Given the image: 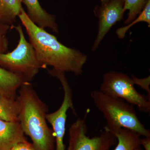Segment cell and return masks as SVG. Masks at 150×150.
<instances>
[{
	"label": "cell",
	"mask_w": 150,
	"mask_h": 150,
	"mask_svg": "<svg viewBox=\"0 0 150 150\" xmlns=\"http://www.w3.org/2000/svg\"><path fill=\"white\" fill-rule=\"evenodd\" d=\"M10 150H17L16 149H15L14 148H13L12 149H11Z\"/></svg>",
	"instance_id": "cell-22"
},
{
	"label": "cell",
	"mask_w": 150,
	"mask_h": 150,
	"mask_svg": "<svg viewBox=\"0 0 150 150\" xmlns=\"http://www.w3.org/2000/svg\"><path fill=\"white\" fill-rule=\"evenodd\" d=\"M117 142L113 150H144L142 136L135 131L122 128L114 134Z\"/></svg>",
	"instance_id": "cell-12"
},
{
	"label": "cell",
	"mask_w": 150,
	"mask_h": 150,
	"mask_svg": "<svg viewBox=\"0 0 150 150\" xmlns=\"http://www.w3.org/2000/svg\"><path fill=\"white\" fill-rule=\"evenodd\" d=\"M132 79L134 85L139 86L143 89L146 91L148 94V98L150 99V76L144 79H139L133 76Z\"/></svg>",
	"instance_id": "cell-18"
},
{
	"label": "cell",
	"mask_w": 150,
	"mask_h": 150,
	"mask_svg": "<svg viewBox=\"0 0 150 150\" xmlns=\"http://www.w3.org/2000/svg\"><path fill=\"white\" fill-rule=\"evenodd\" d=\"M19 122L0 120V150H10L16 145L27 141Z\"/></svg>",
	"instance_id": "cell-10"
},
{
	"label": "cell",
	"mask_w": 150,
	"mask_h": 150,
	"mask_svg": "<svg viewBox=\"0 0 150 150\" xmlns=\"http://www.w3.org/2000/svg\"><path fill=\"white\" fill-rule=\"evenodd\" d=\"M17 150H36L33 144L27 141L19 143L13 147Z\"/></svg>",
	"instance_id": "cell-19"
},
{
	"label": "cell",
	"mask_w": 150,
	"mask_h": 150,
	"mask_svg": "<svg viewBox=\"0 0 150 150\" xmlns=\"http://www.w3.org/2000/svg\"><path fill=\"white\" fill-rule=\"evenodd\" d=\"M23 0H0V22L11 26L22 8Z\"/></svg>",
	"instance_id": "cell-14"
},
{
	"label": "cell",
	"mask_w": 150,
	"mask_h": 150,
	"mask_svg": "<svg viewBox=\"0 0 150 150\" xmlns=\"http://www.w3.org/2000/svg\"><path fill=\"white\" fill-rule=\"evenodd\" d=\"M27 8V14L30 20L38 27L49 28L58 33L59 28L56 22L55 17L48 13L42 8L38 0H23Z\"/></svg>",
	"instance_id": "cell-9"
},
{
	"label": "cell",
	"mask_w": 150,
	"mask_h": 150,
	"mask_svg": "<svg viewBox=\"0 0 150 150\" xmlns=\"http://www.w3.org/2000/svg\"><path fill=\"white\" fill-rule=\"evenodd\" d=\"M10 26L0 22V53H5L8 49V41L6 34Z\"/></svg>",
	"instance_id": "cell-17"
},
{
	"label": "cell",
	"mask_w": 150,
	"mask_h": 150,
	"mask_svg": "<svg viewBox=\"0 0 150 150\" xmlns=\"http://www.w3.org/2000/svg\"><path fill=\"white\" fill-rule=\"evenodd\" d=\"M19 112L20 105L17 98L0 94V120L19 122Z\"/></svg>",
	"instance_id": "cell-13"
},
{
	"label": "cell",
	"mask_w": 150,
	"mask_h": 150,
	"mask_svg": "<svg viewBox=\"0 0 150 150\" xmlns=\"http://www.w3.org/2000/svg\"><path fill=\"white\" fill-rule=\"evenodd\" d=\"M15 28L19 36L18 44L11 52L0 53V67L30 82L40 69L46 67L38 61L34 48L25 38L21 25H19Z\"/></svg>",
	"instance_id": "cell-4"
},
{
	"label": "cell",
	"mask_w": 150,
	"mask_h": 150,
	"mask_svg": "<svg viewBox=\"0 0 150 150\" xmlns=\"http://www.w3.org/2000/svg\"><path fill=\"white\" fill-rule=\"evenodd\" d=\"M88 127L85 119H78L69 129L68 150H110L117 140L114 134L104 128L99 135L90 138L87 136Z\"/></svg>",
	"instance_id": "cell-6"
},
{
	"label": "cell",
	"mask_w": 150,
	"mask_h": 150,
	"mask_svg": "<svg viewBox=\"0 0 150 150\" xmlns=\"http://www.w3.org/2000/svg\"><path fill=\"white\" fill-rule=\"evenodd\" d=\"M51 74L58 78L61 82L64 90V96L63 102L59 109L55 112L46 114V120L52 126L55 140V150H65L64 140L66 132L67 113L69 109L75 110L72 93L65 73L52 70Z\"/></svg>",
	"instance_id": "cell-7"
},
{
	"label": "cell",
	"mask_w": 150,
	"mask_h": 150,
	"mask_svg": "<svg viewBox=\"0 0 150 150\" xmlns=\"http://www.w3.org/2000/svg\"><path fill=\"white\" fill-rule=\"evenodd\" d=\"M147 0H124V10L129 11L125 24H129L141 12Z\"/></svg>",
	"instance_id": "cell-16"
},
{
	"label": "cell",
	"mask_w": 150,
	"mask_h": 150,
	"mask_svg": "<svg viewBox=\"0 0 150 150\" xmlns=\"http://www.w3.org/2000/svg\"><path fill=\"white\" fill-rule=\"evenodd\" d=\"M99 90L135 105L144 113L150 112V99L137 91L132 78L126 74L113 71L105 73Z\"/></svg>",
	"instance_id": "cell-5"
},
{
	"label": "cell",
	"mask_w": 150,
	"mask_h": 150,
	"mask_svg": "<svg viewBox=\"0 0 150 150\" xmlns=\"http://www.w3.org/2000/svg\"><path fill=\"white\" fill-rule=\"evenodd\" d=\"M18 90L19 122L24 134L31 139L36 150H55V138L46 120V105L30 83H25Z\"/></svg>",
	"instance_id": "cell-2"
},
{
	"label": "cell",
	"mask_w": 150,
	"mask_h": 150,
	"mask_svg": "<svg viewBox=\"0 0 150 150\" xmlns=\"http://www.w3.org/2000/svg\"><path fill=\"white\" fill-rule=\"evenodd\" d=\"M144 22L150 25V0H147L144 8L139 16L134 19L133 21L124 27L120 28L116 31V34L119 38H123L125 37L126 32L133 25L137 23Z\"/></svg>",
	"instance_id": "cell-15"
},
{
	"label": "cell",
	"mask_w": 150,
	"mask_h": 150,
	"mask_svg": "<svg viewBox=\"0 0 150 150\" xmlns=\"http://www.w3.org/2000/svg\"><path fill=\"white\" fill-rule=\"evenodd\" d=\"M25 82L19 75L0 67V94L16 98L18 90Z\"/></svg>",
	"instance_id": "cell-11"
},
{
	"label": "cell",
	"mask_w": 150,
	"mask_h": 150,
	"mask_svg": "<svg viewBox=\"0 0 150 150\" xmlns=\"http://www.w3.org/2000/svg\"><path fill=\"white\" fill-rule=\"evenodd\" d=\"M100 1H101V3H102V5H103L106 2H107L109 0H100Z\"/></svg>",
	"instance_id": "cell-21"
},
{
	"label": "cell",
	"mask_w": 150,
	"mask_h": 150,
	"mask_svg": "<svg viewBox=\"0 0 150 150\" xmlns=\"http://www.w3.org/2000/svg\"><path fill=\"white\" fill-rule=\"evenodd\" d=\"M141 142L144 150H150V137H144Z\"/></svg>",
	"instance_id": "cell-20"
},
{
	"label": "cell",
	"mask_w": 150,
	"mask_h": 150,
	"mask_svg": "<svg viewBox=\"0 0 150 150\" xmlns=\"http://www.w3.org/2000/svg\"><path fill=\"white\" fill-rule=\"evenodd\" d=\"M98 13V33L93 46L95 51L108 32L117 22L122 19L124 10V0H109L102 5Z\"/></svg>",
	"instance_id": "cell-8"
},
{
	"label": "cell",
	"mask_w": 150,
	"mask_h": 150,
	"mask_svg": "<svg viewBox=\"0 0 150 150\" xmlns=\"http://www.w3.org/2000/svg\"><path fill=\"white\" fill-rule=\"evenodd\" d=\"M94 104L103 114L107 125L105 127L112 134L122 128L137 132L144 137H150V131L140 121L134 105L120 98L95 90L90 93Z\"/></svg>",
	"instance_id": "cell-3"
},
{
	"label": "cell",
	"mask_w": 150,
	"mask_h": 150,
	"mask_svg": "<svg viewBox=\"0 0 150 150\" xmlns=\"http://www.w3.org/2000/svg\"><path fill=\"white\" fill-rule=\"evenodd\" d=\"M18 17L25 28L30 43L41 64L46 67L51 66L52 69L73 73L76 76L82 73L87 59L85 54L63 45L55 36L38 27L30 20L23 8Z\"/></svg>",
	"instance_id": "cell-1"
}]
</instances>
